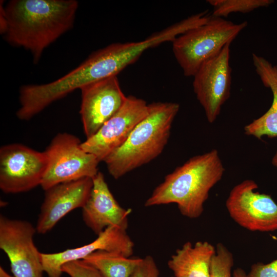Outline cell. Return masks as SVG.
I'll use <instances>...</instances> for the list:
<instances>
[{"mask_svg":"<svg viewBox=\"0 0 277 277\" xmlns=\"http://www.w3.org/2000/svg\"><path fill=\"white\" fill-rule=\"evenodd\" d=\"M75 0H11L1 5V33L37 63L44 50L73 26Z\"/></svg>","mask_w":277,"mask_h":277,"instance_id":"6da1fadb","label":"cell"},{"mask_svg":"<svg viewBox=\"0 0 277 277\" xmlns=\"http://www.w3.org/2000/svg\"><path fill=\"white\" fill-rule=\"evenodd\" d=\"M224 171L216 149L194 156L167 174L144 205L174 203L183 216L196 219L203 213L210 190L221 180Z\"/></svg>","mask_w":277,"mask_h":277,"instance_id":"7a4b0ae2","label":"cell"},{"mask_svg":"<svg viewBox=\"0 0 277 277\" xmlns=\"http://www.w3.org/2000/svg\"><path fill=\"white\" fill-rule=\"evenodd\" d=\"M180 105L172 102L149 104L148 114L134 128L127 141L103 161L108 172L118 179L157 157L169 138Z\"/></svg>","mask_w":277,"mask_h":277,"instance_id":"3957f363","label":"cell"},{"mask_svg":"<svg viewBox=\"0 0 277 277\" xmlns=\"http://www.w3.org/2000/svg\"><path fill=\"white\" fill-rule=\"evenodd\" d=\"M247 25V22L235 24L212 15L206 23L177 37L172 42V50L184 75L193 76L204 62L231 44Z\"/></svg>","mask_w":277,"mask_h":277,"instance_id":"277c9868","label":"cell"},{"mask_svg":"<svg viewBox=\"0 0 277 277\" xmlns=\"http://www.w3.org/2000/svg\"><path fill=\"white\" fill-rule=\"evenodd\" d=\"M149 48L146 40L111 44L93 52L78 67L60 78L58 86L69 94L90 83L117 76Z\"/></svg>","mask_w":277,"mask_h":277,"instance_id":"5b68a950","label":"cell"},{"mask_svg":"<svg viewBox=\"0 0 277 277\" xmlns=\"http://www.w3.org/2000/svg\"><path fill=\"white\" fill-rule=\"evenodd\" d=\"M81 140L68 133H59L44 151L48 166L41 186L45 191L60 183L84 177L93 178L98 172L99 161L85 151Z\"/></svg>","mask_w":277,"mask_h":277,"instance_id":"8992f818","label":"cell"},{"mask_svg":"<svg viewBox=\"0 0 277 277\" xmlns=\"http://www.w3.org/2000/svg\"><path fill=\"white\" fill-rule=\"evenodd\" d=\"M48 166L47 155L23 144L0 149V188L6 193L27 192L41 185Z\"/></svg>","mask_w":277,"mask_h":277,"instance_id":"52a82bcc","label":"cell"},{"mask_svg":"<svg viewBox=\"0 0 277 277\" xmlns=\"http://www.w3.org/2000/svg\"><path fill=\"white\" fill-rule=\"evenodd\" d=\"M257 184L245 180L234 186L226 201L231 218L239 225L251 231L277 230V204L268 194L255 190Z\"/></svg>","mask_w":277,"mask_h":277,"instance_id":"ba28073f","label":"cell"},{"mask_svg":"<svg viewBox=\"0 0 277 277\" xmlns=\"http://www.w3.org/2000/svg\"><path fill=\"white\" fill-rule=\"evenodd\" d=\"M36 232L28 221L0 216V248L8 256L15 277H43L41 252L33 241Z\"/></svg>","mask_w":277,"mask_h":277,"instance_id":"9c48e42d","label":"cell"},{"mask_svg":"<svg viewBox=\"0 0 277 277\" xmlns=\"http://www.w3.org/2000/svg\"><path fill=\"white\" fill-rule=\"evenodd\" d=\"M230 45H226L219 54L204 62L193 76L194 93L209 123L215 121L230 97Z\"/></svg>","mask_w":277,"mask_h":277,"instance_id":"30bf717a","label":"cell"},{"mask_svg":"<svg viewBox=\"0 0 277 277\" xmlns=\"http://www.w3.org/2000/svg\"><path fill=\"white\" fill-rule=\"evenodd\" d=\"M149 104L129 95L118 111L92 137L82 143V148L95 155L99 162L121 147L149 113Z\"/></svg>","mask_w":277,"mask_h":277,"instance_id":"8fae6325","label":"cell"},{"mask_svg":"<svg viewBox=\"0 0 277 277\" xmlns=\"http://www.w3.org/2000/svg\"><path fill=\"white\" fill-rule=\"evenodd\" d=\"M80 114L86 139L93 136L121 108L127 96L117 76L85 85L80 89Z\"/></svg>","mask_w":277,"mask_h":277,"instance_id":"7c38bea8","label":"cell"},{"mask_svg":"<svg viewBox=\"0 0 277 277\" xmlns=\"http://www.w3.org/2000/svg\"><path fill=\"white\" fill-rule=\"evenodd\" d=\"M92 186V178L84 177L60 183L45 190L36 226L37 232L47 233L70 211L83 208Z\"/></svg>","mask_w":277,"mask_h":277,"instance_id":"4fadbf2b","label":"cell"},{"mask_svg":"<svg viewBox=\"0 0 277 277\" xmlns=\"http://www.w3.org/2000/svg\"><path fill=\"white\" fill-rule=\"evenodd\" d=\"M134 247V244L126 229L110 226L87 245L59 252L41 253V260L44 271L48 277H61L63 273L62 267L68 262L83 260L98 250L116 252L130 257L133 253Z\"/></svg>","mask_w":277,"mask_h":277,"instance_id":"5bb4252c","label":"cell"},{"mask_svg":"<svg viewBox=\"0 0 277 277\" xmlns=\"http://www.w3.org/2000/svg\"><path fill=\"white\" fill-rule=\"evenodd\" d=\"M89 197L83 209L86 225L97 235L110 226L127 230L131 209L120 206L110 191L104 174L98 171L92 179Z\"/></svg>","mask_w":277,"mask_h":277,"instance_id":"9a60e30c","label":"cell"},{"mask_svg":"<svg viewBox=\"0 0 277 277\" xmlns=\"http://www.w3.org/2000/svg\"><path fill=\"white\" fill-rule=\"evenodd\" d=\"M252 56L255 71L263 85L271 90L273 100L266 112L245 126V133L258 139L263 136L274 138L277 137V65H273L264 57L255 53Z\"/></svg>","mask_w":277,"mask_h":277,"instance_id":"2e32d148","label":"cell"},{"mask_svg":"<svg viewBox=\"0 0 277 277\" xmlns=\"http://www.w3.org/2000/svg\"><path fill=\"white\" fill-rule=\"evenodd\" d=\"M215 248L206 241H199L193 245L186 242L177 249L168 262L174 277H210L212 259Z\"/></svg>","mask_w":277,"mask_h":277,"instance_id":"e0dca14e","label":"cell"},{"mask_svg":"<svg viewBox=\"0 0 277 277\" xmlns=\"http://www.w3.org/2000/svg\"><path fill=\"white\" fill-rule=\"evenodd\" d=\"M142 258H131L118 253L98 250L83 261L96 268L104 277H130Z\"/></svg>","mask_w":277,"mask_h":277,"instance_id":"ac0fdd59","label":"cell"},{"mask_svg":"<svg viewBox=\"0 0 277 277\" xmlns=\"http://www.w3.org/2000/svg\"><path fill=\"white\" fill-rule=\"evenodd\" d=\"M213 7L212 15L214 17H227L232 13H248L254 10L268 7L272 0H208Z\"/></svg>","mask_w":277,"mask_h":277,"instance_id":"d6986e66","label":"cell"},{"mask_svg":"<svg viewBox=\"0 0 277 277\" xmlns=\"http://www.w3.org/2000/svg\"><path fill=\"white\" fill-rule=\"evenodd\" d=\"M210 268V277H232L231 269L234 264L232 253L222 243L217 244Z\"/></svg>","mask_w":277,"mask_h":277,"instance_id":"ffe728a7","label":"cell"},{"mask_svg":"<svg viewBox=\"0 0 277 277\" xmlns=\"http://www.w3.org/2000/svg\"><path fill=\"white\" fill-rule=\"evenodd\" d=\"M62 270L70 277H104L96 268L83 260L65 263Z\"/></svg>","mask_w":277,"mask_h":277,"instance_id":"44dd1931","label":"cell"},{"mask_svg":"<svg viewBox=\"0 0 277 277\" xmlns=\"http://www.w3.org/2000/svg\"><path fill=\"white\" fill-rule=\"evenodd\" d=\"M160 272L154 259L147 255L142 259L130 277H159Z\"/></svg>","mask_w":277,"mask_h":277,"instance_id":"7402d4cb","label":"cell"},{"mask_svg":"<svg viewBox=\"0 0 277 277\" xmlns=\"http://www.w3.org/2000/svg\"><path fill=\"white\" fill-rule=\"evenodd\" d=\"M247 277H277V259L266 264H253Z\"/></svg>","mask_w":277,"mask_h":277,"instance_id":"603a6c76","label":"cell"},{"mask_svg":"<svg viewBox=\"0 0 277 277\" xmlns=\"http://www.w3.org/2000/svg\"><path fill=\"white\" fill-rule=\"evenodd\" d=\"M232 277H247V274L243 269L238 268L233 271Z\"/></svg>","mask_w":277,"mask_h":277,"instance_id":"cb8c5ba5","label":"cell"},{"mask_svg":"<svg viewBox=\"0 0 277 277\" xmlns=\"http://www.w3.org/2000/svg\"><path fill=\"white\" fill-rule=\"evenodd\" d=\"M0 277H15L13 276L10 274H9L7 272L5 271V270L1 266L0 267Z\"/></svg>","mask_w":277,"mask_h":277,"instance_id":"d4e9b609","label":"cell"},{"mask_svg":"<svg viewBox=\"0 0 277 277\" xmlns=\"http://www.w3.org/2000/svg\"><path fill=\"white\" fill-rule=\"evenodd\" d=\"M271 163L274 167L277 168V151L276 152V153L273 156L272 159Z\"/></svg>","mask_w":277,"mask_h":277,"instance_id":"484cf974","label":"cell"}]
</instances>
